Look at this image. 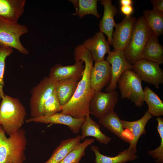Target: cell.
I'll use <instances>...</instances> for the list:
<instances>
[{
    "label": "cell",
    "instance_id": "obj_22",
    "mask_svg": "<svg viewBox=\"0 0 163 163\" xmlns=\"http://www.w3.org/2000/svg\"><path fill=\"white\" fill-rule=\"evenodd\" d=\"M91 149L94 153L95 163H125L138 158L136 153L128 148L120 152L117 156L114 157L108 156L101 154L99 152V147L94 145L91 146Z\"/></svg>",
    "mask_w": 163,
    "mask_h": 163
},
{
    "label": "cell",
    "instance_id": "obj_26",
    "mask_svg": "<svg viewBox=\"0 0 163 163\" xmlns=\"http://www.w3.org/2000/svg\"><path fill=\"white\" fill-rule=\"evenodd\" d=\"M75 9V12L73 15L78 16L82 19L88 14H92L99 18L101 15L98 14L97 8V0H69Z\"/></svg>",
    "mask_w": 163,
    "mask_h": 163
},
{
    "label": "cell",
    "instance_id": "obj_20",
    "mask_svg": "<svg viewBox=\"0 0 163 163\" xmlns=\"http://www.w3.org/2000/svg\"><path fill=\"white\" fill-rule=\"evenodd\" d=\"M158 37L151 34L143 49L141 59L155 62L163 63V47L160 43Z\"/></svg>",
    "mask_w": 163,
    "mask_h": 163
},
{
    "label": "cell",
    "instance_id": "obj_10",
    "mask_svg": "<svg viewBox=\"0 0 163 163\" xmlns=\"http://www.w3.org/2000/svg\"><path fill=\"white\" fill-rule=\"evenodd\" d=\"M107 60L111 65V79L105 89L106 92L115 90L117 81L121 75L127 69L133 70V65L126 60L123 51H110Z\"/></svg>",
    "mask_w": 163,
    "mask_h": 163
},
{
    "label": "cell",
    "instance_id": "obj_9",
    "mask_svg": "<svg viewBox=\"0 0 163 163\" xmlns=\"http://www.w3.org/2000/svg\"><path fill=\"white\" fill-rule=\"evenodd\" d=\"M133 70L142 81L154 85L157 88L163 84V71L155 62L141 59L133 65Z\"/></svg>",
    "mask_w": 163,
    "mask_h": 163
},
{
    "label": "cell",
    "instance_id": "obj_14",
    "mask_svg": "<svg viewBox=\"0 0 163 163\" xmlns=\"http://www.w3.org/2000/svg\"><path fill=\"white\" fill-rule=\"evenodd\" d=\"M111 66L107 60L95 62L90 72L91 86L96 92L101 91L110 83L111 79Z\"/></svg>",
    "mask_w": 163,
    "mask_h": 163
},
{
    "label": "cell",
    "instance_id": "obj_2",
    "mask_svg": "<svg viewBox=\"0 0 163 163\" xmlns=\"http://www.w3.org/2000/svg\"><path fill=\"white\" fill-rule=\"evenodd\" d=\"M21 128L7 138L0 125V163H24L27 140Z\"/></svg>",
    "mask_w": 163,
    "mask_h": 163
},
{
    "label": "cell",
    "instance_id": "obj_5",
    "mask_svg": "<svg viewBox=\"0 0 163 163\" xmlns=\"http://www.w3.org/2000/svg\"><path fill=\"white\" fill-rule=\"evenodd\" d=\"M142 81L133 70L127 69L125 71L117 82L121 98H127L134 103L136 107H141L144 102Z\"/></svg>",
    "mask_w": 163,
    "mask_h": 163
},
{
    "label": "cell",
    "instance_id": "obj_21",
    "mask_svg": "<svg viewBox=\"0 0 163 163\" xmlns=\"http://www.w3.org/2000/svg\"><path fill=\"white\" fill-rule=\"evenodd\" d=\"M81 129L82 140L84 139L86 137L92 136L95 138L98 142L107 145L112 139L111 138L101 131L100 126L93 120L90 116L86 117Z\"/></svg>",
    "mask_w": 163,
    "mask_h": 163
},
{
    "label": "cell",
    "instance_id": "obj_12",
    "mask_svg": "<svg viewBox=\"0 0 163 163\" xmlns=\"http://www.w3.org/2000/svg\"><path fill=\"white\" fill-rule=\"evenodd\" d=\"M85 118L86 117L80 119L75 118L70 115L65 114L60 112L48 116L31 117L26 120V122L63 124L68 126L73 133L77 134L79 133Z\"/></svg>",
    "mask_w": 163,
    "mask_h": 163
},
{
    "label": "cell",
    "instance_id": "obj_18",
    "mask_svg": "<svg viewBox=\"0 0 163 163\" xmlns=\"http://www.w3.org/2000/svg\"><path fill=\"white\" fill-rule=\"evenodd\" d=\"M25 0H0V19L17 23L24 12Z\"/></svg>",
    "mask_w": 163,
    "mask_h": 163
},
{
    "label": "cell",
    "instance_id": "obj_33",
    "mask_svg": "<svg viewBox=\"0 0 163 163\" xmlns=\"http://www.w3.org/2000/svg\"><path fill=\"white\" fill-rule=\"evenodd\" d=\"M120 2L121 6L131 5L133 1L132 0H120Z\"/></svg>",
    "mask_w": 163,
    "mask_h": 163
},
{
    "label": "cell",
    "instance_id": "obj_11",
    "mask_svg": "<svg viewBox=\"0 0 163 163\" xmlns=\"http://www.w3.org/2000/svg\"><path fill=\"white\" fill-rule=\"evenodd\" d=\"M136 20L135 17L125 16L120 23H116L112 34L113 51H124L130 41Z\"/></svg>",
    "mask_w": 163,
    "mask_h": 163
},
{
    "label": "cell",
    "instance_id": "obj_7",
    "mask_svg": "<svg viewBox=\"0 0 163 163\" xmlns=\"http://www.w3.org/2000/svg\"><path fill=\"white\" fill-rule=\"evenodd\" d=\"M56 82L46 77L34 88L30 100L31 117L43 116V104L55 90Z\"/></svg>",
    "mask_w": 163,
    "mask_h": 163
},
{
    "label": "cell",
    "instance_id": "obj_30",
    "mask_svg": "<svg viewBox=\"0 0 163 163\" xmlns=\"http://www.w3.org/2000/svg\"><path fill=\"white\" fill-rule=\"evenodd\" d=\"M13 51L12 48L0 44V101L5 95L3 88L4 86V77L5 59L12 53Z\"/></svg>",
    "mask_w": 163,
    "mask_h": 163
},
{
    "label": "cell",
    "instance_id": "obj_31",
    "mask_svg": "<svg viewBox=\"0 0 163 163\" xmlns=\"http://www.w3.org/2000/svg\"><path fill=\"white\" fill-rule=\"evenodd\" d=\"M153 6V10L163 12V0H151Z\"/></svg>",
    "mask_w": 163,
    "mask_h": 163
},
{
    "label": "cell",
    "instance_id": "obj_19",
    "mask_svg": "<svg viewBox=\"0 0 163 163\" xmlns=\"http://www.w3.org/2000/svg\"><path fill=\"white\" fill-rule=\"evenodd\" d=\"M121 119L114 111L99 119V123L126 142L130 143L132 139L129 131H126Z\"/></svg>",
    "mask_w": 163,
    "mask_h": 163
},
{
    "label": "cell",
    "instance_id": "obj_1",
    "mask_svg": "<svg viewBox=\"0 0 163 163\" xmlns=\"http://www.w3.org/2000/svg\"><path fill=\"white\" fill-rule=\"evenodd\" d=\"M74 56L75 62L81 60L83 61L85 69L73 97L67 103L61 106V112L80 119L90 116L89 104L96 93L90 82L93 60L90 52L81 44L75 48Z\"/></svg>",
    "mask_w": 163,
    "mask_h": 163
},
{
    "label": "cell",
    "instance_id": "obj_17",
    "mask_svg": "<svg viewBox=\"0 0 163 163\" xmlns=\"http://www.w3.org/2000/svg\"><path fill=\"white\" fill-rule=\"evenodd\" d=\"M100 4L104 7L103 16L100 21L99 26L100 32L105 34L107 37L108 41L111 45L113 27L116 24L114 17L117 12L116 7L112 4L111 0H100Z\"/></svg>",
    "mask_w": 163,
    "mask_h": 163
},
{
    "label": "cell",
    "instance_id": "obj_15",
    "mask_svg": "<svg viewBox=\"0 0 163 163\" xmlns=\"http://www.w3.org/2000/svg\"><path fill=\"white\" fill-rule=\"evenodd\" d=\"M82 45L90 52L95 62L104 60L105 55L110 51L108 40L104 34L100 31L85 40Z\"/></svg>",
    "mask_w": 163,
    "mask_h": 163
},
{
    "label": "cell",
    "instance_id": "obj_6",
    "mask_svg": "<svg viewBox=\"0 0 163 163\" xmlns=\"http://www.w3.org/2000/svg\"><path fill=\"white\" fill-rule=\"evenodd\" d=\"M28 31L25 25L0 19V44L16 49L22 54L27 55L29 51L23 45L20 38Z\"/></svg>",
    "mask_w": 163,
    "mask_h": 163
},
{
    "label": "cell",
    "instance_id": "obj_3",
    "mask_svg": "<svg viewBox=\"0 0 163 163\" xmlns=\"http://www.w3.org/2000/svg\"><path fill=\"white\" fill-rule=\"evenodd\" d=\"M26 115L25 109L19 100L5 95L0 104V125L10 136L21 128Z\"/></svg>",
    "mask_w": 163,
    "mask_h": 163
},
{
    "label": "cell",
    "instance_id": "obj_27",
    "mask_svg": "<svg viewBox=\"0 0 163 163\" xmlns=\"http://www.w3.org/2000/svg\"><path fill=\"white\" fill-rule=\"evenodd\" d=\"M144 101L148 107L149 113L154 117L163 115V103L158 96L148 86L143 90Z\"/></svg>",
    "mask_w": 163,
    "mask_h": 163
},
{
    "label": "cell",
    "instance_id": "obj_23",
    "mask_svg": "<svg viewBox=\"0 0 163 163\" xmlns=\"http://www.w3.org/2000/svg\"><path fill=\"white\" fill-rule=\"evenodd\" d=\"M78 82L72 79L56 82L55 91L61 106L67 103L72 99Z\"/></svg>",
    "mask_w": 163,
    "mask_h": 163
},
{
    "label": "cell",
    "instance_id": "obj_28",
    "mask_svg": "<svg viewBox=\"0 0 163 163\" xmlns=\"http://www.w3.org/2000/svg\"><path fill=\"white\" fill-rule=\"evenodd\" d=\"M94 141V138L85 139L70 151L59 163H79L81 159L85 154L86 149Z\"/></svg>",
    "mask_w": 163,
    "mask_h": 163
},
{
    "label": "cell",
    "instance_id": "obj_32",
    "mask_svg": "<svg viewBox=\"0 0 163 163\" xmlns=\"http://www.w3.org/2000/svg\"><path fill=\"white\" fill-rule=\"evenodd\" d=\"M121 12L126 16H131L134 11V9L132 5L121 6L120 8Z\"/></svg>",
    "mask_w": 163,
    "mask_h": 163
},
{
    "label": "cell",
    "instance_id": "obj_4",
    "mask_svg": "<svg viewBox=\"0 0 163 163\" xmlns=\"http://www.w3.org/2000/svg\"><path fill=\"white\" fill-rule=\"evenodd\" d=\"M151 34L143 16L139 17L134 25L129 42L123 51L126 58L131 64L141 59L144 47Z\"/></svg>",
    "mask_w": 163,
    "mask_h": 163
},
{
    "label": "cell",
    "instance_id": "obj_8",
    "mask_svg": "<svg viewBox=\"0 0 163 163\" xmlns=\"http://www.w3.org/2000/svg\"><path fill=\"white\" fill-rule=\"evenodd\" d=\"M119 94L115 90L104 93L96 92L89 105L90 114L99 119L114 111L119 101Z\"/></svg>",
    "mask_w": 163,
    "mask_h": 163
},
{
    "label": "cell",
    "instance_id": "obj_25",
    "mask_svg": "<svg viewBox=\"0 0 163 163\" xmlns=\"http://www.w3.org/2000/svg\"><path fill=\"white\" fill-rule=\"evenodd\" d=\"M143 15L146 24L152 35L158 37L163 34V12L145 10Z\"/></svg>",
    "mask_w": 163,
    "mask_h": 163
},
{
    "label": "cell",
    "instance_id": "obj_13",
    "mask_svg": "<svg viewBox=\"0 0 163 163\" xmlns=\"http://www.w3.org/2000/svg\"><path fill=\"white\" fill-rule=\"evenodd\" d=\"M83 62L81 60L72 65L64 66L60 63L56 64L50 69L49 77L55 82L71 79L79 81L85 69Z\"/></svg>",
    "mask_w": 163,
    "mask_h": 163
},
{
    "label": "cell",
    "instance_id": "obj_24",
    "mask_svg": "<svg viewBox=\"0 0 163 163\" xmlns=\"http://www.w3.org/2000/svg\"><path fill=\"white\" fill-rule=\"evenodd\" d=\"M81 135L62 140L53 152L49 159L45 163H59L80 143Z\"/></svg>",
    "mask_w": 163,
    "mask_h": 163
},
{
    "label": "cell",
    "instance_id": "obj_16",
    "mask_svg": "<svg viewBox=\"0 0 163 163\" xmlns=\"http://www.w3.org/2000/svg\"><path fill=\"white\" fill-rule=\"evenodd\" d=\"M152 117L147 110L142 117L138 120L130 121L121 120L123 128L130 133L132 137L128 148L136 153L137 151L136 147L139 139L141 135L146 133V125Z\"/></svg>",
    "mask_w": 163,
    "mask_h": 163
},
{
    "label": "cell",
    "instance_id": "obj_29",
    "mask_svg": "<svg viewBox=\"0 0 163 163\" xmlns=\"http://www.w3.org/2000/svg\"><path fill=\"white\" fill-rule=\"evenodd\" d=\"M61 111V105L55 90L46 101L43 108V116H48Z\"/></svg>",
    "mask_w": 163,
    "mask_h": 163
}]
</instances>
